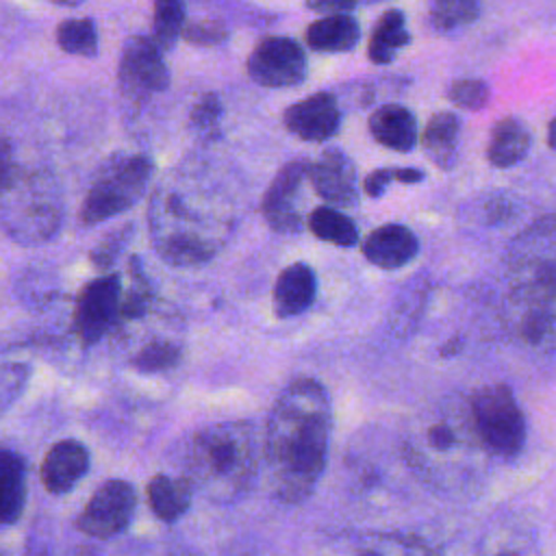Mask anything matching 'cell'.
<instances>
[{
  "mask_svg": "<svg viewBox=\"0 0 556 556\" xmlns=\"http://www.w3.org/2000/svg\"><path fill=\"white\" fill-rule=\"evenodd\" d=\"M146 217L154 252L172 267L208 263L235 226L224 191L189 163L154 187Z\"/></svg>",
  "mask_w": 556,
  "mask_h": 556,
  "instance_id": "1",
  "label": "cell"
},
{
  "mask_svg": "<svg viewBox=\"0 0 556 556\" xmlns=\"http://www.w3.org/2000/svg\"><path fill=\"white\" fill-rule=\"evenodd\" d=\"M332 408L317 380H293L267 417L265 465L269 486L285 504L306 500L317 486L328 458Z\"/></svg>",
  "mask_w": 556,
  "mask_h": 556,
  "instance_id": "2",
  "label": "cell"
},
{
  "mask_svg": "<svg viewBox=\"0 0 556 556\" xmlns=\"http://www.w3.org/2000/svg\"><path fill=\"white\" fill-rule=\"evenodd\" d=\"M404 456L424 482L458 493L476 484L491 454L476 432L469 400L450 395L415 417Z\"/></svg>",
  "mask_w": 556,
  "mask_h": 556,
  "instance_id": "3",
  "label": "cell"
},
{
  "mask_svg": "<svg viewBox=\"0 0 556 556\" xmlns=\"http://www.w3.org/2000/svg\"><path fill=\"white\" fill-rule=\"evenodd\" d=\"M185 478L193 491L217 504L245 495L256 476L254 430L245 421H224L198 430L185 450Z\"/></svg>",
  "mask_w": 556,
  "mask_h": 556,
  "instance_id": "4",
  "label": "cell"
},
{
  "mask_svg": "<svg viewBox=\"0 0 556 556\" xmlns=\"http://www.w3.org/2000/svg\"><path fill=\"white\" fill-rule=\"evenodd\" d=\"M65 217L63 189L46 167L17 169L11 185L0 193V226L20 245L52 241Z\"/></svg>",
  "mask_w": 556,
  "mask_h": 556,
  "instance_id": "5",
  "label": "cell"
},
{
  "mask_svg": "<svg viewBox=\"0 0 556 556\" xmlns=\"http://www.w3.org/2000/svg\"><path fill=\"white\" fill-rule=\"evenodd\" d=\"M154 176V161L148 154H113L93 174L80 204L85 226L102 224L130 211L148 191Z\"/></svg>",
  "mask_w": 556,
  "mask_h": 556,
  "instance_id": "6",
  "label": "cell"
},
{
  "mask_svg": "<svg viewBox=\"0 0 556 556\" xmlns=\"http://www.w3.org/2000/svg\"><path fill=\"white\" fill-rule=\"evenodd\" d=\"M476 432L491 456L513 458L526 443V417L506 384H486L469 397Z\"/></svg>",
  "mask_w": 556,
  "mask_h": 556,
  "instance_id": "7",
  "label": "cell"
},
{
  "mask_svg": "<svg viewBox=\"0 0 556 556\" xmlns=\"http://www.w3.org/2000/svg\"><path fill=\"white\" fill-rule=\"evenodd\" d=\"M124 324V280L115 271H106L89 282L76 295L72 328L87 348L100 343L111 330Z\"/></svg>",
  "mask_w": 556,
  "mask_h": 556,
  "instance_id": "8",
  "label": "cell"
},
{
  "mask_svg": "<svg viewBox=\"0 0 556 556\" xmlns=\"http://www.w3.org/2000/svg\"><path fill=\"white\" fill-rule=\"evenodd\" d=\"M513 285H526L556 295V217H543L526 228L508 252Z\"/></svg>",
  "mask_w": 556,
  "mask_h": 556,
  "instance_id": "9",
  "label": "cell"
},
{
  "mask_svg": "<svg viewBox=\"0 0 556 556\" xmlns=\"http://www.w3.org/2000/svg\"><path fill=\"white\" fill-rule=\"evenodd\" d=\"M117 80L122 96L135 104L169 87L172 76L163 50L150 35H132L126 39L119 54Z\"/></svg>",
  "mask_w": 556,
  "mask_h": 556,
  "instance_id": "10",
  "label": "cell"
},
{
  "mask_svg": "<svg viewBox=\"0 0 556 556\" xmlns=\"http://www.w3.org/2000/svg\"><path fill=\"white\" fill-rule=\"evenodd\" d=\"M135 510V486L128 480L111 478L93 491L76 519V528L93 539H113L130 526Z\"/></svg>",
  "mask_w": 556,
  "mask_h": 556,
  "instance_id": "11",
  "label": "cell"
},
{
  "mask_svg": "<svg viewBox=\"0 0 556 556\" xmlns=\"http://www.w3.org/2000/svg\"><path fill=\"white\" fill-rule=\"evenodd\" d=\"M506 319L513 334L528 348H556V298L543 291L510 285Z\"/></svg>",
  "mask_w": 556,
  "mask_h": 556,
  "instance_id": "12",
  "label": "cell"
},
{
  "mask_svg": "<svg viewBox=\"0 0 556 556\" xmlns=\"http://www.w3.org/2000/svg\"><path fill=\"white\" fill-rule=\"evenodd\" d=\"M248 74L261 87H295L306 78V54L291 37H267L248 56Z\"/></svg>",
  "mask_w": 556,
  "mask_h": 556,
  "instance_id": "13",
  "label": "cell"
},
{
  "mask_svg": "<svg viewBox=\"0 0 556 556\" xmlns=\"http://www.w3.org/2000/svg\"><path fill=\"white\" fill-rule=\"evenodd\" d=\"M306 176L315 193L334 208L356 206V167L339 148H328L313 163H308Z\"/></svg>",
  "mask_w": 556,
  "mask_h": 556,
  "instance_id": "14",
  "label": "cell"
},
{
  "mask_svg": "<svg viewBox=\"0 0 556 556\" xmlns=\"http://www.w3.org/2000/svg\"><path fill=\"white\" fill-rule=\"evenodd\" d=\"M306 167H308L306 161H291L282 165L263 195L265 222L276 232H298L302 226V217L295 200H298L302 180L306 178Z\"/></svg>",
  "mask_w": 556,
  "mask_h": 556,
  "instance_id": "15",
  "label": "cell"
},
{
  "mask_svg": "<svg viewBox=\"0 0 556 556\" xmlns=\"http://www.w3.org/2000/svg\"><path fill=\"white\" fill-rule=\"evenodd\" d=\"M282 119L291 135L304 141H324L337 135L341 126V111L332 93L319 91L291 104Z\"/></svg>",
  "mask_w": 556,
  "mask_h": 556,
  "instance_id": "16",
  "label": "cell"
},
{
  "mask_svg": "<svg viewBox=\"0 0 556 556\" xmlns=\"http://www.w3.org/2000/svg\"><path fill=\"white\" fill-rule=\"evenodd\" d=\"M87 471H89L87 447L76 439H61L46 452L39 476L46 491L54 495H63L72 491Z\"/></svg>",
  "mask_w": 556,
  "mask_h": 556,
  "instance_id": "17",
  "label": "cell"
},
{
  "mask_svg": "<svg viewBox=\"0 0 556 556\" xmlns=\"http://www.w3.org/2000/svg\"><path fill=\"white\" fill-rule=\"evenodd\" d=\"M419 252L415 232L402 224H384L371 230L363 243V254L380 269H397L408 265Z\"/></svg>",
  "mask_w": 556,
  "mask_h": 556,
  "instance_id": "18",
  "label": "cell"
},
{
  "mask_svg": "<svg viewBox=\"0 0 556 556\" xmlns=\"http://www.w3.org/2000/svg\"><path fill=\"white\" fill-rule=\"evenodd\" d=\"M317 293L315 271L306 263H293L280 271L274 285V313L282 319L304 313Z\"/></svg>",
  "mask_w": 556,
  "mask_h": 556,
  "instance_id": "19",
  "label": "cell"
},
{
  "mask_svg": "<svg viewBox=\"0 0 556 556\" xmlns=\"http://www.w3.org/2000/svg\"><path fill=\"white\" fill-rule=\"evenodd\" d=\"M371 137L395 152H410L417 143L415 115L402 104H382L369 115Z\"/></svg>",
  "mask_w": 556,
  "mask_h": 556,
  "instance_id": "20",
  "label": "cell"
},
{
  "mask_svg": "<svg viewBox=\"0 0 556 556\" xmlns=\"http://www.w3.org/2000/svg\"><path fill=\"white\" fill-rule=\"evenodd\" d=\"M148 506L156 515V519L165 523L178 521L191 506L193 500V486L185 476H169V473H156L148 482L146 489Z\"/></svg>",
  "mask_w": 556,
  "mask_h": 556,
  "instance_id": "21",
  "label": "cell"
},
{
  "mask_svg": "<svg viewBox=\"0 0 556 556\" xmlns=\"http://www.w3.org/2000/svg\"><path fill=\"white\" fill-rule=\"evenodd\" d=\"M26 506V463L11 450L0 445V526L15 523Z\"/></svg>",
  "mask_w": 556,
  "mask_h": 556,
  "instance_id": "22",
  "label": "cell"
},
{
  "mask_svg": "<svg viewBox=\"0 0 556 556\" xmlns=\"http://www.w3.org/2000/svg\"><path fill=\"white\" fill-rule=\"evenodd\" d=\"M306 46L317 52H348L361 39V26L350 13L324 15L306 28Z\"/></svg>",
  "mask_w": 556,
  "mask_h": 556,
  "instance_id": "23",
  "label": "cell"
},
{
  "mask_svg": "<svg viewBox=\"0 0 556 556\" xmlns=\"http://www.w3.org/2000/svg\"><path fill=\"white\" fill-rule=\"evenodd\" d=\"M458 132H460V122L454 113L441 111L430 117V122L421 135V143H424V152L437 167L452 169L456 165Z\"/></svg>",
  "mask_w": 556,
  "mask_h": 556,
  "instance_id": "24",
  "label": "cell"
},
{
  "mask_svg": "<svg viewBox=\"0 0 556 556\" xmlns=\"http://www.w3.org/2000/svg\"><path fill=\"white\" fill-rule=\"evenodd\" d=\"M532 137L530 130L515 117H502L489 137L486 156L489 163L495 167H513L517 165L530 150Z\"/></svg>",
  "mask_w": 556,
  "mask_h": 556,
  "instance_id": "25",
  "label": "cell"
},
{
  "mask_svg": "<svg viewBox=\"0 0 556 556\" xmlns=\"http://www.w3.org/2000/svg\"><path fill=\"white\" fill-rule=\"evenodd\" d=\"M410 43V35L406 28V17L400 9H389L384 11L376 26L371 28L369 37V59L378 65H387L395 59L397 50Z\"/></svg>",
  "mask_w": 556,
  "mask_h": 556,
  "instance_id": "26",
  "label": "cell"
},
{
  "mask_svg": "<svg viewBox=\"0 0 556 556\" xmlns=\"http://www.w3.org/2000/svg\"><path fill=\"white\" fill-rule=\"evenodd\" d=\"M352 556H439L417 536L395 532H369L356 539Z\"/></svg>",
  "mask_w": 556,
  "mask_h": 556,
  "instance_id": "27",
  "label": "cell"
},
{
  "mask_svg": "<svg viewBox=\"0 0 556 556\" xmlns=\"http://www.w3.org/2000/svg\"><path fill=\"white\" fill-rule=\"evenodd\" d=\"M311 232L328 243L352 248L358 243V228L356 224L334 206H319L308 215Z\"/></svg>",
  "mask_w": 556,
  "mask_h": 556,
  "instance_id": "28",
  "label": "cell"
},
{
  "mask_svg": "<svg viewBox=\"0 0 556 556\" xmlns=\"http://www.w3.org/2000/svg\"><path fill=\"white\" fill-rule=\"evenodd\" d=\"M187 24L185 0H152V33L154 43L167 52L176 46Z\"/></svg>",
  "mask_w": 556,
  "mask_h": 556,
  "instance_id": "29",
  "label": "cell"
},
{
  "mask_svg": "<svg viewBox=\"0 0 556 556\" xmlns=\"http://www.w3.org/2000/svg\"><path fill=\"white\" fill-rule=\"evenodd\" d=\"M56 46L74 56L93 59L100 48L98 28L91 17H72L56 26Z\"/></svg>",
  "mask_w": 556,
  "mask_h": 556,
  "instance_id": "30",
  "label": "cell"
},
{
  "mask_svg": "<svg viewBox=\"0 0 556 556\" xmlns=\"http://www.w3.org/2000/svg\"><path fill=\"white\" fill-rule=\"evenodd\" d=\"M180 345L174 343L172 339H148L143 341L135 354L130 356V363L135 369L139 371H148V374H154V371H167L172 367L178 365L180 361Z\"/></svg>",
  "mask_w": 556,
  "mask_h": 556,
  "instance_id": "31",
  "label": "cell"
},
{
  "mask_svg": "<svg viewBox=\"0 0 556 556\" xmlns=\"http://www.w3.org/2000/svg\"><path fill=\"white\" fill-rule=\"evenodd\" d=\"M480 15V0H432L428 20L439 33H450L471 24Z\"/></svg>",
  "mask_w": 556,
  "mask_h": 556,
  "instance_id": "32",
  "label": "cell"
},
{
  "mask_svg": "<svg viewBox=\"0 0 556 556\" xmlns=\"http://www.w3.org/2000/svg\"><path fill=\"white\" fill-rule=\"evenodd\" d=\"M224 106L217 93L206 91L202 93L189 113V126L200 139H215L219 137V124H222Z\"/></svg>",
  "mask_w": 556,
  "mask_h": 556,
  "instance_id": "33",
  "label": "cell"
},
{
  "mask_svg": "<svg viewBox=\"0 0 556 556\" xmlns=\"http://www.w3.org/2000/svg\"><path fill=\"white\" fill-rule=\"evenodd\" d=\"M30 376V367L15 361H2L0 363V415H4L13 402L22 395L26 389Z\"/></svg>",
  "mask_w": 556,
  "mask_h": 556,
  "instance_id": "34",
  "label": "cell"
},
{
  "mask_svg": "<svg viewBox=\"0 0 556 556\" xmlns=\"http://www.w3.org/2000/svg\"><path fill=\"white\" fill-rule=\"evenodd\" d=\"M130 237H132V224H126V226H122V228L109 232L106 237H102V239L93 245V250H91V254H89L91 263H93L98 269H102V271L106 274V271L115 265V261L119 258V254L126 250Z\"/></svg>",
  "mask_w": 556,
  "mask_h": 556,
  "instance_id": "35",
  "label": "cell"
},
{
  "mask_svg": "<svg viewBox=\"0 0 556 556\" xmlns=\"http://www.w3.org/2000/svg\"><path fill=\"white\" fill-rule=\"evenodd\" d=\"M421 180H424V172L417 167H382V169H374L371 174H367L363 189L367 195L380 198L391 182L413 185V182H421Z\"/></svg>",
  "mask_w": 556,
  "mask_h": 556,
  "instance_id": "36",
  "label": "cell"
},
{
  "mask_svg": "<svg viewBox=\"0 0 556 556\" xmlns=\"http://www.w3.org/2000/svg\"><path fill=\"white\" fill-rule=\"evenodd\" d=\"M447 98L460 106V109H469V111H478L484 109L489 98H491V89L484 80L480 78H460L454 80L447 89Z\"/></svg>",
  "mask_w": 556,
  "mask_h": 556,
  "instance_id": "37",
  "label": "cell"
},
{
  "mask_svg": "<svg viewBox=\"0 0 556 556\" xmlns=\"http://www.w3.org/2000/svg\"><path fill=\"white\" fill-rule=\"evenodd\" d=\"M180 37L193 46L211 48L228 39V26L222 20H198V22L185 24Z\"/></svg>",
  "mask_w": 556,
  "mask_h": 556,
  "instance_id": "38",
  "label": "cell"
},
{
  "mask_svg": "<svg viewBox=\"0 0 556 556\" xmlns=\"http://www.w3.org/2000/svg\"><path fill=\"white\" fill-rule=\"evenodd\" d=\"M532 543L519 532L491 534L480 549V556H530Z\"/></svg>",
  "mask_w": 556,
  "mask_h": 556,
  "instance_id": "39",
  "label": "cell"
},
{
  "mask_svg": "<svg viewBox=\"0 0 556 556\" xmlns=\"http://www.w3.org/2000/svg\"><path fill=\"white\" fill-rule=\"evenodd\" d=\"M26 556H52V534L48 528H41V521L33 523L28 541H26Z\"/></svg>",
  "mask_w": 556,
  "mask_h": 556,
  "instance_id": "40",
  "label": "cell"
},
{
  "mask_svg": "<svg viewBox=\"0 0 556 556\" xmlns=\"http://www.w3.org/2000/svg\"><path fill=\"white\" fill-rule=\"evenodd\" d=\"M17 169H20V163L15 159V150L11 141L0 139V193L11 185Z\"/></svg>",
  "mask_w": 556,
  "mask_h": 556,
  "instance_id": "41",
  "label": "cell"
},
{
  "mask_svg": "<svg viewBox=\"0 0 556 556\" xmlns=\"http://www.w3.org/2000/svg\"><path fill=\"white\" fill-rule=\"evenodd\" d=\"M306 7L319 15L350 13L356 7V0H306Z\"/></svg>",
  "mask_w": 556,
  "mask_h": 556,
  "instance_id": "42",
  "label": "cell"
},
{
  "mask_svg": "<svg viewBox=\"0 0 556 556\" xmlns=\"http://www.w3.org/2000/svg\"><path fill=\"white\" fill-rule=\"evenodd\" d=\"M547 143L552 150H556V115L554 119L549 122V128H547Z\"/></svg>",
  "mask_w": 556,
  "mask_h": 556,
  "instance_id": "43",
  "label": "cell"
},
{
  "mask_svg": "<svg viewBox=\"0 0 556 556\" xmlns=\"http://www.w3.org/2000/svg\"><path fill=\"white\" fill-rule=\"evenodd\" d=\"M46 2H50V4H59V7H78L80 2H85V0H46Z\"/></svg>",
  "mask_w": 556,
  "mask_h": 556,
  "instance_id": "44",
  "label": "cell"
},
{
  "mask_svg": "<svg viewBox=\"0 0 556 556\" xmlns=\"http://www.w3.org/2000/svg\"><path fill=\"white\" fill-rule=\"evenodd\" d=\"M0 556H4V552H2V549H0Z\"/></svg>",
  "mask_w": 556,
  "mask_h": 556,
  "instance_id": "45",
  "label": "cell"
},
{
  "mask_svg": "<svg viewBox=\"0 0 556 556\" xmlns=\"http://www.w3.org/2000/svg\"><path fill=\"white\" fill-rule=\"evenodd\" d=\"M369 2H371V0H369Z\"/></svg>",
  "mask_w": 556,
  "mask_h": 556,
  "instance_id": "46",
  "label": "cell"
}]
</instances>
